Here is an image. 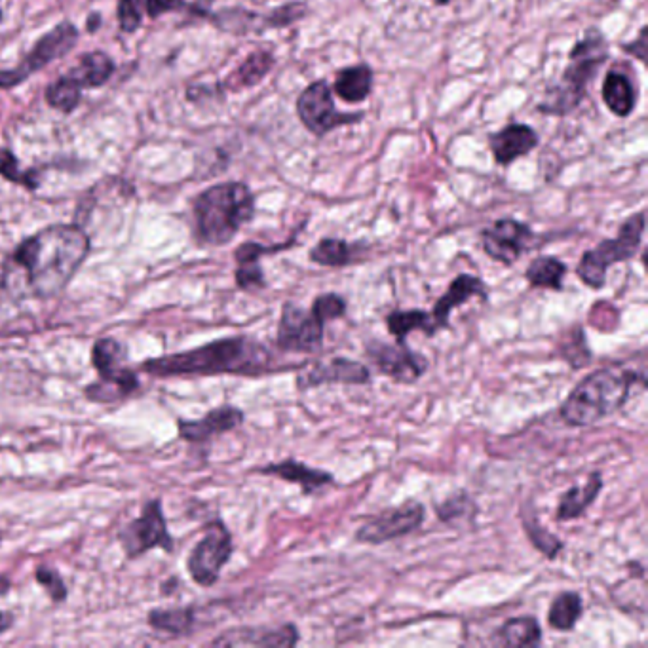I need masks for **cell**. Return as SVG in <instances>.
<instances>
[{
    "instance_id": "1",
    "label": "cell",
    "mask_w": 648,
    "mask_h": 648,
    "mask_svg": "<svg viewBox=\"0 0 648 648\" xmlns=\"http://www.w3.org/2000/svg\"><path fill=\"white\" fill-rule=\"evenodd\" d=\"M90 253V238L78 225H52L23 240L8 270H20L27 291L54 299L65 291Z\"/></svg>"
},
{
    "instance_id": "2",
    "label": "cell",
    "mask_w": 648,
    "mask_h": 648,
    "mask_svg": "<svg viewBox=\"0 0 648 648\" xmlns=\"http://www.w3.org/2000/svg\"><path fill=\"white\" fill-rule=\"evenodd\" d=\"M274 352L257 339L246 335L227 337L192 348L187 352L151 358L141 365V371L154 377L181 375H240L261 377L280 369Z\"/></svg>"
},
{
    "instance_id": "3",
    "label": "cell",
    "mask_w": 648,
    "mask_h": 648,
    "mask_svg": "<svg viewBox=\"0 0 648 648\" xmlns=\"http://www.w3.org/2000/svg\"><path fill=\"white\" fill-rule=\"evenodd\" d=\"M635 384L647 388L645 371H629L618 365L599 369L574 386L559 409V417L572 428L597 424L626 405Z\"/></svg>"
},
{
    "instance_id": "4",
    "label": "cell",
    "mask_w": 648,
    "mask_h": 648,
    "mask_svg": "<svg viewBox=\"0 0 648 648\" xmlns=\"http://www.w3.org/2000/svg\"><path fill=\"white\" fill-rule=\"evenodd\" d=\"M255 215V196L244 183H221L194 200L196 234L202 244L227 246Z\"/></svg>"
},
{
    "instance_id": "5",
    "label": "cell",
    "mask_w": 648,
    "mask_h": 648,
    "mask_svg": "<svg viewBox=\"0 0 648 648\" xmlns=\"http://www.w3.org/2000/svg\"><path fill=\"white\" fill-rule=\"evenodd\" d=\"M609 59V44L599 29L586 31L584 39L578 40L569 54V65L563 71L561 82L540 103L538 113L565 116L578 109L584 101L588 86L597 77L603 63Z\"/></svg>"
},
{
    "instance_id": "6",
    "label": "cell",
    "mask_w": 648,
    "mask_h": 648,
    "mask_svg": "<svg viewBox=\"0 0 648 648\" xmlns=\"http://www.w3.org/2000/svg\"><path fill=\"white\" fill-rule=\"evenodd\" d=\"M645 227V211H639L624 221L616 238L603 240L595 248L588 249L576 267V276L580 278V282L591 289L607 286L609 268L616 263H626L633 259L641 249Z\"/></svg>"
},
{
    "instance_id": "7",
    "label": "cell",
    "mask_w": 648,
    "mask_h": 648,
    "mask_svg": "<svg viewBox=\"0 0 648 648\" xmlns=\"http://www.w3.org/2000/svg\"><path fill=\"white\" fill-rule=\"evenodd\" d=\"M128 348L113 337L99 339L92 348V365L99 381L86 386L84 394L94 403H118L128 400L139 390V379L134 369L126 365Z\"/></svg>"
},
{
    "instance_id": "8",
    "label": "cell",
    "mask_w": 648,
    "mask_h": 648,
    "mask_svg": "<svg viewBox=\"0 0 648 648\" xmlns=\"http://www.w3.org/2000/svg\"><path fill=\"white\" fill-rule=\"evenodd\" d=\"M232 552L234 542L227 525L221 519L208 523L204 536L194 546L187 561L192 580L202 588H211L229 563Z\"/></svg>"
},
{
    "instance_id": "9",
    "label": "cell",
    "mask_w": 648,
    "mask_h": 648,
    "mask_svg": "<svg viewBox=\"0 0 648 648\" xmlns=\"http://www.w3.org/2000/svg\"><path fill=\"white\" fill-rule=\"evenodd\" d=\"M297 115L306 130L316 137H324L341 126H350L362 120V113L346 115L337 111L333 92L325 80L312 82L297 99Z\"/></svg>"
},
{
    "instance_id": "10",
    "label": "cell",
    "mask_w": 648,
    "mask_h": 648,
    "mask_svg": "<svg viewBox=\"0 0 648 648\" xmlns=\"http://www.w3.org/2000/svg\"><path fill=\"white\" fill-rule=\"evenodd\" d=\"M325 324L310 310L287 301L276 331V346L289 354H316L324 348Z\"/></svg>"
},
{
    "instance_id": "11",
    "label": "cell",
    "mask_w": 648,
    "mask_h": 648,
    "mask_svg": "<svg viewBox=\"0 0 648 648\" xmlns=\"http://www.w3.org/2000/svg\"><path fill=\"white\" fill-rule=\"evenodd\" d=\"M118 536H120L124 552L130 559H135L154 548H160L164 552L175 550V542H173L172 534L168 531L162 502L158 498L149 500L143 508L141 517L128 523Z\"/></svg>"
},
{
    "instance_id": "12",
    "label": "cell",
    "mask_w": 648,
    "mask_h": 648,
    "mask_svg": "<svg viewBox=\"0 0 648 648\" xmlns=\"http://www.w3.org/2000/svg\"><path fill=\"white\" fill-rule=\"evenodd\" d=\"M426 519V508L419 500H405L400 506L388 508L382 514L375 515L356 531L354 538L362 544H386L403 536L419 531Z\"/></svg>"
},
{
    "instance_id": "13",
    "label": "cell",
    "mask_w": 648,
    "mask_h": 648,
    "mask_svg": "<svg viewBox=\"0 0 648 648\" xmlns=\"http://www.w3.org/2000/svg\"><path fill=\"white\" fill-rule=\"evenodd\" d=\"M365 356L381 375L400 384L419 381L430 367L426 356L411 350L407 343L390 344L381 339H369L365 343Z\"/></svg>"
},
{
    "instance_id": "14",
    "label": "cell",
    "mask_w": 648,
    "mask_h": 648,
    "mask_svg": "<svg viewBox=\"0 0 648 648\" xmlns=\"http://www.w3.org/2000/svg\"><path fill=\"white\" fill-rule=\"evenodd\" d=\"M78 31L71 23H59L56 29H52L48 35L35 44V48L27 54V58L21 61L16 69L0 71V88H14L23 80L31 77L33 73L52 63L54 59L63 58L71 52V48L77 44Z\"/></svg>"
},
{
    "instance_id": "15",
    "label": "cell",
    "mask_w": 648,
    "mask_h": 648,
    "mask_svg": "<svg viewBox=\"0 0 648 648\" xmlns=\"http://www.w3.org/2000/svg\"><path fill=\"white\" fill-rule=\"evenodd\" d=\"M536 234L533 229L515 219H498L489 229L481 230L483 251L504 267L515 265L527 249L533 248Z\"/></svg>"
},
{
    "instance_id": "16",
    "label": "cell",
    "mask_w": 648,
    "mask_h": 648,
    "mask_svg": "<svg viewBox=\"0 0 648 648\" xmlns=\"http://www.w3.org/2000/svg\"><path fill=\"white\" fill-rule=\"evenodd\" d=\"M371 382V369L363 362H356L350 358H331L329 362L312 363L308 371H303L297 377V386L305 392L308 388H318L324 384H350L362 386Z\"/></svg>"
},
{
    "instance_id": "17",
    "label": "cell",
    "mask_w": 648,
    "mask_h": 648,
    "mask_svg": "<svg viewBox=\"0 0 648 648\" xmlns=\"http://www.w3.org/2000/svg\"><path fill=\"white\" fill-rule=\"evenodd\" d=\"M301 639L299 628L295 624H282L276 628L259 626V628H236L225 631L213 641L217 647H263L291 648Z\"/></svg>"
},
{
    "instance_id": "18",
    "label": "cell",
    "mask_w": 648,
    "mask_h": 648,
    "mask_svg": "<svg viewBox=\"0 0 648 648\" xmlns=\"http://www.w3.org/2000/svg\"><path fill=\"white\" fill-rule=\"evenodd\" d=\"M244 420H246V415L242 409H238L234 405H221L202 419L179 420L177 430H179V436L185 441L204 443L215 436L236 430L238 426L244 424Z\"/></svg>"
},
{
    "instance_id": "19",
    "label": "cell",
    "mask_w": 648,
    "mask_h": 648,
    "mask_svg": "<svg viewBox=\"0 0 648 648\" xmlns=\"http://www.w3.org/2000/svg\"><path fill=\"white\" fill-rule=\"evenodd\" d=\"M472 297H481L483 301L489 299V291H487L485 282L474 274H458L430 312L436 329L438 331L439 329H449L451 327V312L457 310L458 306L468 303Z\"/></svg>"
},
{
    "instance_id": "20",
    "label": "cell",
    "mask_w": 648,
    "mask_h": 648,
    "mask_svg": "<svg viewBox=\"0 0 648 648\" xmlns=\"http://www.w3.org/2000/svg\"><path fill=\"white\" fill-rule=\"evenodd\" d=\"M255 474L261 476L280 477L287 483H295L301 487L303 495H314L318 491H322L327 485L335 483V477L325 470H318V468H310L305 462L295 460V458H287L282 462H270L261 468L255 470Z\"/></svg>"
},
{
    "instance_id": "21",
    "label": "cell",
    "mask_w": 648,
    "mask_h": 648,
    "mask_svg": "<svg viewBox=\"0 0 648 648\" xmlns=\"http://www.w3.org/2000/svg\"><path fill=\"white\" fill-rule=\"evenodd\" d=\"M489 147L496 164L510 166L515 160L533 153L538 147V134L527 124H508L504 130L489 137Z\"/></svg>"
},
{
    "instance_id": "22",
    "label": "cell",
    "mask_w": 648,
    "mask_h": 648,
    "mask_svg": "<svg viewBox=\"0 0 648 648\" xmlns=\"http://www.w3.org/2000/svg\"><path fill=\"white\" fill-rule=\"evenodd\" d=\"M603 487H605V481H603L601 472H597V470L591 472L582 485H572L563 493L559 500V506L555 510V519L561 523L580 519L590 510L591 504L597 500Z\"/></svg>"
},
{
    "instance_id": "23",
    "label": "cell",
    "mask_w": 648,
    "mask_h": 648,
    "mask_svg": "<svg viewBox=\"0 0 648 648\" xmlns=\"http://www.w3.org/2000/svg\"><path fill=\"white\" fill-rule=\"evenodd\" d=\"M115 73V63L103 52H90L80 58L75 69H71L65 78L73 82L78 90L84 88H99Z\"/></svg>"
},
{
    "instance_id": "24",
    "label": "cell",
    "mask_w": 648,
    "mask_h": 648,
    "mask_svg": "<svg viewBox=\"0 0 648 648\" xmlns=\"http://www.w3.org/2000/svg\"><path fill=\"white\" fill-rule=\"evenodd\" d=\"M384 322H386L388 331L396 337V343H407V337L413 331H422L426 337H434L438 333L430 312L420 310V308L394 310L384 318Z\"/></svg>"
},
{
    "instance_id": "25",
    "label": "cell",
    "mask_w": 648,
    "mask_h": 648,
    "mask_svg": "<svg viewBox=\"0 0 648 648\" xmlns=\"http://www.w3.org/2000/svg\"><path fill=\"white\" fill-rule=\"evenodd\" d=\"M521 521H523V529H525V534L529 536L531 544L534 546V550L546 555V559L553 561L559 553L565 550V544L559 536L550 533L540 521H538V515H536V510H534L533 502L531 500H525L521 504Z\"/></svg>"
},
{
    "instance_id": "26",
    "label": "cell",
    "mask_w": 648,
    "mask_h": 648,
    "mask_svg": "<svg viewBox=\"0 0 648 648\" xmlns=\"http://www.w3.org/2000/svg\"><path fill=\"white\" fill-rule=\"evenodd\" d=\"M373 90V71L367 65L346 67L337 73L335 92L346 103L365 101Z\"/></svg>"
},
{
    "instance_id": "27",
    "label": "cell",
    "mask_w": 648,
    "mask_h": 648,
    "mask_svg": "<svg viewBox=\"0 0 648 648\" xmlns=\"http://www.w3.org/2000/svg\"><path fill=\"white\" fill-rule=\"evenodd\" d=\"M496 635L506 647H538L542 643V628L534 616L508 618Z\"/></svg>"
},
{
    "instance_id": "28",
    "label": "cell",
    "mask_w": 648,
    "mask_h": 648,
    "mask_svg": "<svg viewBox=\"0 0 648 648\" xmlns=\"http://www.w3.org/2000/svg\"><path fill=\"white\" fill-rule=\"evenodd\" d=\"M567 272L569 267L561 259L553 255H540L533 259L531 265L525 270V280L531 284V287L561 291Z\"/></svg>"
},
{
    "instance_id": "29",
    "label": "cell",
    "mask_w": 648,
    "mask_h": 648,
    "mask_svg": "<svg viewBox=\"0 0 648 648\" xmlns=\"http://www.w3.org/2000/svg\"><path fill=\"white\" fill-rule=\"evenodd\" d=\"M584 614V601L578 591H561L548 610V624L555 631H572Z\"/></svg>"
},
{
    "instance_id": "30",
    "label": "cell",
    "mask_w": 648,
    "mask_h": 648,
    "mask_svg": "<svg viewBox=\"0 0 648 648\" xmlns=\"http://www.w3.org/2000/svg\"><path fill=\"white\" fill-rule=\"evenodd\" d=\"M603 101L612 115L626 118L635 109V92L629 78L618 71H610L603 82Z\"/></svg>"
},
{
    "instance_id": "31",
    "label": "cell",
    "mask_w": 648,
    "mask_h": 648,
    "mask_svg": "<svg viewBox=\"0 0 648 648\" xmlns=\"http://www.w3.org/2000/svg\"><path fill=\"white\" fill-rule=\"evenodd\" d=\"M436 514L441 523L460 529L464 525H474L479 508L477 502L466 491H457L443 502L436 504Z\"/></svg>"
},
{
    "instance_id": "32",
    "label": "cell",
    "mask_w": 648,
    "mask_h": 648,
    "mask_svg": "<svg viewBox=\"0 0 648 648\" xmlns=\"http://www.w3.org/2000/svg\"><path fill=\"white\" fill-rule=\"evenodd\" d=\"M149 626L154 631L168 633L170 637H185L191 635L196 626V614L192 607L187 609H156L149 612Z\"/></svg>"
},
{
    "instance_id": "33",
    "label": "cell",
    "mask_w": 648,
    "mask_h": 648,
    "mask_svg": "<svg viewBox=\"0 0 648 648\" xmlns=\"http://www.w3.org/2000/svg\"><path fill=\"white\" fill-rule=\"evenodd\" d=\"M308 259L320 267H348L356 259V248L341 238H322L314 248L310 249Z\"/></svg>"
},
{
    "instance_id": "34",
    "label": "cell",
    "mask_w": 648,
    "mask_h": 648,
    "mask_svg": "<svg viewBox=\"0 0 648 648\" xmlns=\"http://www.w3.org/2000/svg\"><path fill=\"white\" fill-rule=\"evenodd\" d=\"M272 65H274V56L270 52H265V50L255 52L230 75L227 86H230L232 90L255 86L257 82H261L263 78L267 77Z\"/></svg>"
},
{
    "instance_id": "35",
    "label": "cell",
    "mask_w": 648,
    "mask_h": 648,
    "mask_svg": "<svg viewBox=\"0 0 648 648\" xmlns=\"http://www.w3.org/2000/svg\"><path fill=\"white\" fill-rule=\"evenodd\" d=\"M557 350L559 356L569 363L572 369H582L591 362V350L582 325H576L574 329L571 327V331L559 341Z\"/></svg>"
},
{
    "instance_id": "36",
    "label": "cell",
    "mask_w": 648,
    "mask_h": 648,
    "mask_svg": "<svg viewBox=\"0 0 648 648\" xmlns=\"http://www.w3.org/2000/svg\"><path fill=\"white\" fill-rule=\"evenodd\" d=\"M346 310H348V303L344 299L343 295L339 293H320L314 303L310 306V312L322 322V324H327V322H335V320H341L346 316Z\"/></svg>"
},
{
    "instance_id": "37",
    "label": "cell",
    "mask_w": 648,
    "mask_h": 648,
    "mask_svg": "<svg viewBox=\"0 0 648 648\" xmlns=\"http://www.w3.org/2000/svg\"><path fill=\"white\" fill-rule=\"evenodd\" d=\"M80 90L73 82H69L67 78L61 77L59 80H56L48 90H46V99L48 103L54 107V109H59L63 113H71L78 103H80Z\"/></svg>"
},
{
    "instance_id": "38",
    "label": "cell",
    "mask_w": 648,
    "mask_h": 648,
    "mask_svg": "<svg viewBox=\"0 0 648 648\" xmlns=\"http://www.w3.org/2000/svg\"><path fill=\"white\" fill-rule=\"evenodd\" d=\"M0 175L12 183H18L27 187L29 191L39 187V181L33 177V173L23 172L20 170V162L14 154L6 149H0Z\"/></svg>"
},
{
    "instance_id": "39",
    "label": "cell",
    "mask_w": 648,
    "mask_h": 648,
    "mask_svg": "<svg viewBox=\"0 0 648 648\" xmlns=\"http://www.w3.org/2000/svg\"><path fill=\"white\" fill-rule=\"evenodd\" d=\"M297 236H291V240L286 242V244H276V246H263V244H257V242H246L242 244L240 248L234 251V259L236 263H261V257L265 255H276L284 249L293 248Z\"/></svg>"
},
{
    "instance_id": "40",
    "label": "cell",
    "mask_w": 648,
    "mask_h": 648,
    "mask_svg": "<svg viewBox=\"0 0 648 648\" xmlns=\"http://www.w3.org/2000/svg\"><path fill=\"white\" fill-rule=\"evenodd\" d=\"M236 272H234V280L236 286L240 287L242 291H261L267 287V278L261 263H236Z\"/></svg>"
},
{
    "instance_id": "41",
    "label": "cell",
    "mask_w": 648,
    "mask_h": 648,
    "mask_svg": "<svg viewBox=\"0 0 648 648\" xmlns=\"http://www.w3.org/2000/svg\"><path fill=\"white\" fill-rule=\"evenodd\" d=\"M35 578L40 586L48 591V595L54 603H63L67 599V586L56 569H52L48 565H39L35 571Z\"/></svg>"
},
{
    "instance_id": "42",
    "label": "cell",
    "mask_w": 648,
    "mask_h": 648,
    "mask_svg": "<svg viewBox=\"0 0 648 648\" xmlns=\"http://www.w3.org/2000/svg\"><path fill=\"white\" fill-rule=\"evenodd\" d=\"M141 16H143V0H120L118 21L124 33H134L141 25Z\"/></svg>"
},
{
    "instance_id": "43",
    "label": "cell",
    "mask_w": 648,
    "mask_h": 648,
    "mask_svg": "<svg viewBox=\"0 0 648 648\" xmlns=\"http://www.w3.org/2000/svg\"><path fill=\"white\" fill-rule=\"evenodd\" d=\"M183 6H185L183 0H147V12L151 18H158L164 12L179 10Z\"/></svg>"
},
{
    "instance_id": "44",
    "label": "cell",
    "mask_w": 648,
    "mask_h": 648,
    "mask_svg": "<svg viewBox=\"0 0 648 648\" xmlns=\"http://www.w3.org/2000/svg\"><path fill=\"white\" fill-rule=\"evenodd\" d=\"M647 48V27L641 29V33H639L637 40L624 44V50H626L628 54H631V56H635L639 61H643V63L647 61Z\"/></svg>"
},
{
    "instance_id": "45",
    "label": "cell",
    "mask_w": 648,
    "mask_h": 648,
    "mask_svg": "<svg viewBox=\"0 0 648 648\" xmlns=\"http://www.w3.org/2000/svg\"><path fill=\"white\" fill-rule=\"evenodd\" d=\"M14 626V616L10 612H0V635Z\"/></svg>"
},
{
    "instance_id": "46",
    "label": "cell",
    "mask_w": 648,
    "mask_h": 648,
    "mask_svg": "<svg viewBox=\"0 0 648 648\" xmlns=\"http://www.w3.org/2000/svg\"><path fill=\"white\" fill-rule=\"evenodd\" d=\"M10 578H6V576H0V595H6L8 591H10Z\"/></svg>"
},
{
    "instance_id": "47",
    "label": "cell",
    "mask_w": 648,
    "mask_h": 648,
    "mask_svg": "<svg viewBox=\"0 0 648 648\" xmlns=\"http://www.w3.org/2000/svg\"><path fill=\"white\" fill-rule=\"evenodd\" d=\"M97 25H99V16H90V20H88V29L92 31V29H97Z\"/></svg>"
},
{
    "instance_id": "48",
    "label": "cell",
    "mask_w": 648,
    "mask_h": 648,
    "mask_svg": "<svg viewBox=\"0 0 648 648\" xmlns=\"http://www.w3.org/2000/svg\"><path fill=\"white\" fill-rule=\"evenodd\" d=\"M436 2H438V4H447L449 0H436Z\"/></svg>"
},
{
    "instance_id": "49",
    "label": "cell",
    "mask_w": 648,
    "mask_h": 648,
    "mask_svg": "<svg viewBox=\"0 0 648 648\" xmlns=\"http://www.w3.org/2000/svg\"><path fill=\"white\" fill-rule=\"evenodd\" d=\"M0 18H2V12H0Z\"/></svg>"
}]
</instances>
